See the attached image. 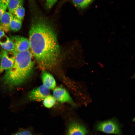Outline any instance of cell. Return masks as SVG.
I'll return each mask as SVG.
<instances>
[{"label": "cell", "instance_id": "obj_16", "mask_svg": "<svg viewBox=\"0 0 135 135\" xmlns=\"http://www.w3.org/2000/svg\"><path fill=\"white\" fill-rule=\"evenodd\" d=\"M25 9L23 4H21L14 10L13 14L14 17L21 20H23L25 15Z\"/></svg>", "mask_w": 135, "mask_h": 135}, {"label": "cell", "instance_id": "obj_8", "mask_svg": "<svg viewBox=\"0 0 135 135\" xmlns=\"http://www.w3.org/2000/svg\"><path fill=\"white\" fill-rule=\"evenodd\" d=\"M87 130L83 124L76 121H72L69 124L66 135H86Z\"/></svg>", "mask_w": 135, "mask_h": 135}, {"label": "cell", "instance_id": "obj_6", "mask_svg": "<svg viewBox=\"0 0 135 135\" xmlns=\"http://www.w3.org/2000/svg\"><path fill=\"white\" fill-rule=\"evenodd\" d=\"M50 90L42 84L32 90L28 96V99L32 101L42 100L47 96L50 94Z\"/></svg>", "mask_w": 135, "mask_h": 135}, {"label": "cell", "instance_id": "obj_3", "mask_svg": "<svg viewBox=\"0 0 135 135\" xmlns=\"http://www.w3.org/2000/svg\"><path fill=\"white\" fill-rule=\"evenodd\" d=\"M96 130L106 133L120 135L121 131L117 121L112 119L98 123L96 126Z\"/></svg>", "mask_w": 135, "mask_h": 135}, {"label": "cell", "instance_id": "obj_10", "mask_svg": "<svg viewBox=\"0 0 135 135\" xmlns=\"http://www.w3.org/2000/svg\"><path fill=\"white\" fill-rule=\"evenodd\" d=\"M14 16L10 12H5L2 16L0 20V26L6 33L10 30V26Z\"/></svg>", "mask_w": 135, "mask_h": 135}, {"label": "cell", "instance_id": "obj_4", "mask_svg": "<svg viewBox=\"0 0 135 135\" xmlns=\"http://www.w3.org/2000/svg\"><path fill=\"white\" fill-rule=\"evenodd\" d=\"M0 60V74L10 69L13 65L15 59V55L2 49Z\"/></svg>", "mask_w": 135, "mask_h": 135}, {"label": "cell", "instance_id": "obj_14", "mask_svg": "<svg viewBox=\"0 0 135 135\" xmlns=\"http://www.w3.org/2000/svg\"><path fill=\"white\" fill-rule=\"evenodd\" d=\"M24 0H10L7 6L9 12L13 14L15 10L23 4Z\"/></svg>", "mask_w": 135, "mask_h": 135}, {"label": "cell", "instance_id": "obj_12", "mask_svg": "<svg viewBox=\"0 0 135 135\" xmlns=\"http://www.w3.org/2000/svg\"><path fill=\"white\" fill-rule=\"evenodd\" d=\"M22 20L14 17L12 20L10 26V30L16 32L21 28L22 25Z\"/></svg>", "mask_w": 135, "mask_h": 135}, {"label": "cell", "instance_id": "obj_19", "mask_svg": "<svg viewBox=\"0 0 135 135\" xmlns=\"http://www.w3.org/2000/svg\"><path fill=\"white\" fill-rule=\"evenodd\" d=\"M7 8V6L4 4H0V20Z\"/></svg>", "mask_w": 135, "mask_h": 135}, {"label": "cell", "instance_id": "obj_2", "mask_svg": "<svg viewBox=\"0 0 135 135\" xmlns=\"http://www.w3.org/2000/svg\"><path fill=\"white\" fill-rule=\"evenodd\" d=\"M12 66L6 72L2 82L10 89L17 87L23 84L30 77L33 72L34 62L31 52H16Z\"/></svg>", "mask_w": 135, "mask_h": 135}, {"label": "cell", "instance_id": "obj_13", "mask_svg": "<svg viewBox=\"0 0 135 135\" xmlns=\"http://www.w3.org/2000/svg\"><path fill=\"white\" fill-rule=\"evenodd\" d=\"M42 101L43 105L45 107L50 108L55 105L56 100L53 96L49 94Z\"/></svg>", "mask_w": 135, "mask_h": 135}, {"label": "cell", "instance_id": "obj_5", "mask_svg": "<svg viewBox=\"0 0 135 135\" xmlns=\"http://www.w3.org/2000/svg\"><path fill=\"white\" fill-rule=\"evenodd\" d=\"M9 38L13 43L17 52H24L30 49V43L28 39L18 35L11 36Z\"/></svg>", "mask_w": 135, "mask_h": 135}, {"label": "cell", "instance_id": "obj_7", "mask_svg": "<svg viewBox=\"0 0 135 135\" xmlns=\"http://www.w3.org/2000/svg\"><path fill=\"white\" fill-rule=\"evenodd\" d=\"M53 96L56 100L61 103H67L75 106V104L68 92L61 87H56L53 90Z\"/></svg>", "mask_w": 135, "mask_h": 135}, {"label": "cell", "instance_id": "obj_20", "mask_svg": "<svg viewBox=\"0 0 135 135\" xmlns=\"http://www.w3.org/2000/svg\"><path fill=\"white\" fill-rule=\"evenodd\" d=\"M4 32L0 26V40L6 36Z\"/></svg>", "mask_w": 135, "mask_h": 135}, {"label": "cell", "instance_id": "obj_15", "mask_svg": "<svg viewBox=\"0 0 135 135\" xmlns=\"http://www.w3.org/2000/svg\"><path fill=\"white\" fill-rule=\"evenodd\" d=\"M93 0H72L73 4L77 8L83 9L87 7Z\"/></svg>", "mask_w": 135, "mask_h": 135}, {"label": "cell", "instance_id": "obj_9", "mask_svg": "<svg viewBox=\"0 0 135 135\" xmlns=\"http://www.w3.org/2000/svg\"><path fill=\"white\" fill-rule=\"evenodd\" d=\"M41 79L42 84L50 90H53L56 87V82L52 75L45 70H42Z\"/></svg>", "mask_w": 135, "mask_h": 135}, {"label": "cell", "instance_id": "obj_17", "mask_svg": "<svg viewBox=\"0 0 135 135\" xmlns=\"http://www.w3.org/2000/svg\"><path fill=\"white\" fill-rule=\"evenodd\" d=\"M11 135H34L28 128H20L17 132Z\"/></svg>", "mask_w": 135, "mask_h": 135}, {"label": "cell", "instance_id": "obj_23", "mask_svg": "<svg viewBox=\"0 0 135 135\" xmlns=\"http://www.w3.org/2000/svg\"></svg>", "mask_w": 135, "mask_h": 135}, {"label": "cell", "instance_id": "obj_22", "mask_svg": "<svg viewBox=\"0 0 135 135\" xmlns=\"http://www.w3.org/2000/svg\"><path fill=\"white\" fill-rule=\"evenodd\" d=\"M0 57H1V53L0 52Z\"/></svg>", "mask_w": 135, "mask_h": 135}, {"label": "cell", "instance_id": "obj_11", "mask_svg": "<svg viewBox=\"0 0 135 135\" xmlns=\"http://www.w3.org/2000/svg\"><path fill=\"white\" fill-rule=\"evenodd\" d=\"M0 45L3 49L7 52L14 54L17 52L12 42L6 35L0 40Z\"/></svg>", "mask_w": 135, "mask_h": 135}, {"label": "cell", "instance_id": "obj_1", "mask_svg": "<svg viewBox=\"0 0 135 135\" xmlns=\"http://www.w3.org/2000/svg\"><path fill=\"white\" fill-rule=\"evenodd\" d=\"M31 52L43 70L51 68L56 64L60 53L55 31L45 19L33 20L29 32Z\"/></svg>", "mask_w": 135, "mask_h": 135}, {"label": "cell", "instance_id": "obj_21", "mask_svg": "<svg viewBox=\"0 0 135 135\" xmlns=\"http://www.w3.org/2000/svg\"><path fill=\"white\" fill-rule=\"evenodd\" d=\"M10 0H0V4H4L8 6Z\"/></svg>", "mask_w": 135, "mask_h": 135}, {"label": "cell", "instance_id": "obj_18", "mask_svg": "<svg viewBox=\"0 0 135 135\" xmlns=\"http://www.w3.org/2000/svg\"><path fill=\"white\" fill-rule=\"evenodd\" d=\"M58 0H47L45 6L46 8L48 9L52 8L54 6Z\"/></svg>", "mask_w": 135, "mask_h": 135}]
</instances>
